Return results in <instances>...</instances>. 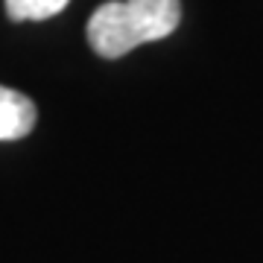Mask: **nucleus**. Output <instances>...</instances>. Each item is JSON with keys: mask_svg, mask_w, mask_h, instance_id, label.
I'll use <instances>...</instances> for the list:
<instances>
[{"mask_svg": "<svg viewBox=\"0 0 263 263\" xmlns=\"http://www.w3.org/2000/svg\"><path fill=\"white\" fill-rule=\"evenodd\" d=\"M88 44L103 59H120L126 53H132L135 47H141L129 27V21H126L123 0H108L91 15V21H88Z\"/></svg>", "mask_w": 263, "mask_h": 263, "instance_id": "nucleus-1", "label": "nucleus"}, {"mask_svg": "<svg viewBox=\"0 0 263 263\" xmlns=\"http://www.w3.org/2000/svg\"><path fill=\"white\" fill-rule=\"evenodd\" d=\"M126 21L138 44L161 41L176 32L181 21V3L179 0H123Z\"/></svg>", "mask_w": 263, "mask_h": 263, "instance_id": "nucleus-2", "label": "nucleus"}, {"mask_svg": "<svg viewBox=\"0 0 263 263\" xmlns=\"http://www.w3.org/2000/svg\"><path fill=\"white\" fill-rule=\"evenodd\" d=\"M35 129V103L0 85V141H21Z\"/></svg>", "mask_w": 263, "mask_h": 263, "instance_id": "nucleus-3", "label": "nucleus"}, {"mask_svg": "<svg viewBox=\"0 0 263 263\" xmlns=\"http://www.w3.org/2000/svg\"><path fill=\"white\" fill-rule=\"evenodd\" d=\"M70 0H6V12L12 21H47L65 12Z\"/></svg>", "mask_w": 263, "mask_h": 263, "instance_id": "nucleus-4", "label": "nucleus"}]
</instances>
